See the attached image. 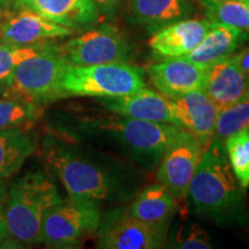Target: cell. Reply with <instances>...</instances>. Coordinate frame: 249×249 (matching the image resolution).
<instances>
[{
    "label": "cell",
    "instance_id": "obj_5",
    "mask_svg": "<svg viewBox=\"0 0 249 249\" xmlns=\"http://www.w3.org/2000/svg\"><path fill=\"white\" fill-rule=\"evenodd\" d=\"M147 88L144 71L129 62L71 66L60 82L62 98L117 97Z\"/></svg>",
    "mask_w": 249,
    "mask_h": 249
},
{
    "label": "cell",
    "instance_id": "obj_7",
    "mask_svg": "<svg viewBox=\"0 0 249 249\" xmlns=\"http://www.w3.org/2000/svg\"><path fill=\"white\" fill-rule=\"evenodd\" d=\"M67 66L59 45L50 42L40 53L15 68L9 80L12 90L18 97L39 107L62 98L60 82Z\"/></svg>",
    "mask_w": 249,
    "mask_h": 249
},
{
    "label": "cell",
    "instance_id": "obj_21",
    "mask_svg": "<svg viewBox=\"0 0 249 249\" xmlns=\"http://www.w3.org/2000/svg\"><path fill=\"white\" fill-rule=\"evenodd\" d=\"M35 151V143L22 128L0 129V179L21 169Z\"/></svg>",
    "mask_w": 249,
    "mask_h": 249
},
{
    "label": "cell",
    "instance_id": "obj_30",
    "mask_svg": "<svg viewBox=\"0 0 249 249\" xmlns=\"http://www.w3.org/2000/svg\"><path fill=\"white\" fill-rule=\"evenodd\" d=\"M236 60H238L239 66H240L242 73L246 77L249 86V46L244 50H241L240 52H236L235 53Z\"/></svg>",
    "mask_w": 249,
    "mask_h": 249
},
{
    "label": "cell",
    "instance_id": "obj_32",
    "mask_svg": "<svg viewBox=\"0 0 249 249\" xmlns=\"http://www.w3.org/2000/svg\"><path fill=\"white\" fill-rule=\"evenodd\" d=\"M12 1V7L13 8H21V7H26L27 2L29 0H11Z\"/></svg>",
    "mask_w": 249,
    "mask_h": 249
},
{
    "label": "cell",
    "instance_id": "obj_8",
    "mask_svg": "<svg viewBox=\"0 0 249 249\" xmlns=\"http://www.w3.org/2000/svg\"><path fill=\"white\" fill-rule=\"evenodd\" d=\"M59 50L71 66L129 62L133 52L123 31L110 23L87 28L79 36L59 45Z\"/></svg>",
    "mask_w": 249,
    "mask_h": 249
},
{
    "label": "cell",
    "instance_id": "obj_34",
    "mask_svg": "<svg viewBox=\"0 0 249 249\" xmlns=\"http://www.w3.org/2000/svg\"><path fill=\"white\" fill-rule=\"evenodd\" d=\"M12 7V1L11 0H0V11H4Z\"/></svg>",
    "mask_w": 249,
    "mask_h": 249
},
{
    "label": "cell",
    "instance_id": "obj_29",
    "mask_svg": "<svg viewBox=\"0 0 249 249\" xmlns=\"http://www.w3.org/2000/svg\"><path fill=\"white\" fill-rule=\"evenodd\" d=\"M123 1L124 0H93L101 14L107 18H113Z\"/></svg>",
    "mask_w": 249,
    "mask_h": 249
},
{
    "label": "cell",
    "instance_id": "obj_20",
    "mask_svg": "<svg viewBox=\"0 0 249 249\" xmlns=\"http://www.w3.org/2000/svg\"><path fill=\"white\" fill-rule=\"evenodd\" d=\"M193 13L191 0H130V22L158 30L161 27L188 18Z\"/></svg>",
    "mask_w": 249,
    "mask_h": 249
},
{
    "label": "cell",
    "instance_id": "obj_26",
    "mask_svg": "<svg viewBox=\"0 0 249 249\" xmlns=\"http://www.w3.org/2000/svg\"><path fill=\"white\" fill-rule=\"evenodd\" d=\"M50 42L33 45H13L0 43V81H9L15 68L27 59L35 57Z\"/></svg>",
    "mask_w": 249,
    "mask_h": 249
},
{
    "label": "cell",
    "instance_id": "obj_10",
    "mask_svg": "<svg viewBox=\"0 0 249 249\" xmlns=\"http://www.w3.org/2000/svg\"><path fill=\"white\" fill-rule=\"evenodd\" d=\"M204 150L198 139L183 129L161 156L156 169V180L166 187L179 203L188 197L189 186Z\"/></svg>",
    "mask_w": 249,
    "mask_h": 249
},
{
    "label": "cell",
    "instance_id": "obj_14",
    "mask_svg": "<svg viewBox=\"0 0 249 249\" xmlns=\"http://www.w3.org/2000/svg\"><path fill=\"white\" fill-rule=\"evenodd\" d=\"M105 110L134 119L176 124L170 99L161 93L143 88L139 91L117 97H101Z\"/></svg>",
    "mask_w": 249,
    "mask_h": 249
},
{
    "label": "cell",
    "instance_id": "obj_23",
    "mask_svg": "<svg viewBox=\"0 0 249 249\" xmlns=\"http://www.w3.org/2000/svg\"><path fill=\"white\" fill-rule=\"evenodd\" d=\"M249 128V91L240 99L218 110L214 141L223 143L229 136Z\"/></svg>",
    "mask_w": 249,
    "mask_h": 249
},
{
    "label": "cell",
    "instance_id": "obj_28",
    "mask_svg": "<svg viewBox=\"0 0 249 249\" xmlns=\"http://www.w3.org/2000/svg\"><path fill=\"white\" fill-rule=\"evenodd\" d=\"M17 248V246L12 241L11 236L8 234L7 224H6L5 217V205L0 203V248Z\"/></svg>",
    "mask_w": 249,
    "mask_h": 249
},
{
    "label": "cell",
    "instance_id": "obj_1",
    "mask_svg": "<svg viewBox=\"0 0 249 249\" xmlns=\"http://www.w3.org/2000/svg\"><path fill=\"white\" fill-rule=\"evenodd\" d=\"M68 196L98 203L124 204L142 188L145 174L130 161L103 157L90 158L74 149L54 145L46 154Z\"/></svg>",
    "mask_w": 249,
    "mask_h": 249
},
{
    "label": "cell",
    "instance_id": "obj_16",
    "mask_svg": "<svg viewBox=\"0 0 249 249\" xmlns=\"http://www.w3.org/2000/svg\"><path fill=\"white\" fill-rule=\"evenodd\" d=\"M204 68L205 77L202 89L218 108L232 104L249 91V86L235 54Z\"/></svg>",
    "mask_w": 249,
    "mask_h": 249
},
{
    "label": "cell",
    "instance_id": "obj_18",
    "mask_svg": "<svg viewBox=\"0 0 249 249\" xmlns=\"http://www.w3.org/2000/svg\"><path fill=\"white\" fill-rule=\"evenodd\" d=\"M26 7L74 31L87 29L102 18L93 0H29Z\"/></svg>",
    "mask_w": 249,
    "mask_h": 249
},
{
    "label": "cell",
    "instance_id": "obj_31",
    "mask_svg": "<svg viewBox=\"0 0 249 249\" xmlns=\"http://www.w3.org/2000/svg\"><path fill=\"white\" fill-rule=\"evenodd\" d=\"M8 97H18L12 90L9 81H0V101Z\"/></svg>",
    "mask_w": 249,
    "mask_h": 249
},
{
    "label": "cell",
    "instance_id": "obj_9",
    "mask_svg": "<svg viewBox=\"0 0 249 249\" xmlns=\"http://www.w3.org/2000/svg\"><path fill=\"white\" fill-rule=\"evenodd\" d=\"M167 229H157L136 219L128 208H111L102 213L96 247L103 249H158L166 244Z\"/></svg>",
    "mask_w": 249,
    "mask_h": 249
},
{
    "label": "cell",
    "instance_id": "obj_24",
    "mask_svg": "<svg viewBox=\"0 0 249 249\" xmlns=\"http://www.w3.org/2000/svg\"><path fill=\"white\" fill-rule=\"evenodd\" d=\"M224 148L236 180L246 191L249 187V128L229 136Z\"/></svg>",
    "mask_w": 249,
    "mask_h": 249
},
{
    "label": "cell",
    "instance_id": "obj_19",
    "mask_svg": "<svg viewBox=\"0 0 249 249\" xmlns=\"http://www.w3.org/2000/svg\"><path fill=\"white\" fill-rule=\"evenodd\" d=\"M248 38V34L238 28L211 24L202 42L185 58L198 66L207 67L236 53Z\"/></svg>",
    "mask_w": 249,
    "mask_h": 249
},
{
    "label": "cell",
    "instance_id": "obj_11",
    "mask_svg": "<svg viewBox=\"0 0 249 249\" xmlns=\"http://www.w3.org/2000/svg\"><path fill=\"white\" fill-rule=\"evenodd\" d=\"M74 33L28 7H9L0 11V43L5 44H38L71 36Z\"/></svg>",
    "mask_w": 249,
    "mask_h": 249
},
{
    "label": "cell",
    "instance_id": "obj_35",
    "mask_svg": "<svg viewBox=\"0 0 249 249\" xmlns=\"http://www.w3.org/2000/svg\"><path fill=\"white\" fill-rule=\"evenodd\" d=\"M246 2H247V6H248V9H249V0H248V1H246Z\"/></svg>",
    "mask_w": 249,
    "mask_h": 249
},
{
    "label": "cell",
    "instance_id": "obj_6",
    "mask_svg": "<svg viewBox=\"0 0 249 249\" xmlns=\"http://www.w3.org/2000/svg\"><path fill=\"white\" fill-rule=\"evenodd\" d=\"M101 203L68 196L52 205L43 218L39 244L52 248H74L97 231Z\"/></svg>",
    "mask_w": 249,
    "mask_h": 249
},
{
    "label": "cell",
    "instance_id": "obj_17",
    "mask_svg": "<svg viewBox=\"0 0 249 249\" xmlns=\"http://www.w3.org/2000/svg\"><path fill=\"white\" fill-rule=\"evenodd\" d=\"M179 202L160 182L143 187L130 201L128 211L136 219L157 229L169 230L171 220L178 213Z\"/></svg>",
    "mask_w": 249,
    "mask_h": 249
},
{
    "label": "cell",
    "instance_id": "obj_13",
    "mask_svg": "<svg viewBox=\"0 0 249 249\" xmlns=\"http://www.w3.org/2000/svg\"><path fill=\"white\" fill-rule=\"evenodd\" d=\"M149 80L156 90L167 98H174L204 85L205 68L185 57L161 58L145 67Z\"/></svg>",
    "mask_w": 249,
    "mask_h": 249
},
{
    "label": "cell",
    "instance_id": "obj_25",
    "mask_svg": "<svg viewBox=\"0 0 249 249\" xmlns=\"http://www.w3.org/2000/svg\"><path fill=\"white\" fill-rule=\"evenodd\" d=\"M40 116V107L21 97L0 101V129L22 128Z\"/></svg>",
    "mask_w": 249,
    "mask_h": 249
},
{
    "label": "cell",
    "instance_id": "obj_3",
    "mask_svg": "<svg viewBox=\"0 0 249 249\" xmlns=\"http://www.w3.org/2000/svg\"><path fill=\"white\" fill-rule=\"evenodd\" d=\"M85 126L98 134L120 156L145 172H155L165 149L183 128L172 124L152 123L110 114L91 117Z\"/></svg>",
    "mask_w": 249,
    "mask_h": 249
},
{
    "label": "cell",
    "instance_id": "obj_12",
    "mask_svg": "<svg viewBox=\"0 0 249 249\" xmlns=\"http://www.w3.org/2000/svg\"><path fill=\"white\" fill-rule=\"evenodd\" d=\"M177 126L198 139L205 149L213 139L218 107L203 89H195L169 98Z\"/></svg>",
    "mask_w": 249,
    "mask_h": 249
},
{
    "label": "cell",
    "instance_id": "obj_33",
    "mask_svg": "<svg viewBox=\"0 0 249 249\" xmlns=\"http://www.w3.org/2000/svg\"><path fill=\"white\" fill-rule=\"evenodd\" d=\"M6 198V191L5 186L2 183V179H0V203H4Z\"/></svg>",
    "mask_w": 249,
    "mask_h": 249
},
{
    "label": "cell",
    "instance_id": "obj_15",
    "mask_svg": "<svg viewBox=\"0 0 249 249\" xmlns=\"http://www.w3.org/2000/svg\"><path fill=\"white\" fill-rule=\"evenodd\" d=\"M211 23L200 18H185L156 30L149 46L160 58L185 57L202 42Z\"/></svg>",
    "mask_w": 249,
    "mask_h": 249
},
{
    "label": "cell",
    "instance_id": "obj_2",
    "mask_svg": "<svg viewBox=\"0 0 249 249\" xmlns=\"http://www.w3.org/2000/svg\"><path fill=\"white\" fill-rule=\"evenodd\" d=\"M244 189L227 160L225 148L213 140L201 156L188 197L201 218L227 225L244 217Z\"/></svg>",
    "mask_w": 249,
    "mask_h": 249
},
{
    "label": "cell",
    "instance_id": "obj_36",
    "mask_svg": "<svg viewBox=\"0 0 249 249\" xmlns=\"http://www.w3.org/2000/svg\"><path fill=\"white\" fill-rule=\"evenodd\" d=\"M241 1H248V0H241Z\"/></svg>",
    "mask_w": 249,
    "mask_h": 249
},
{
    "label": "cell",
    "instance_id": "obj_4",
    "mask_svg": "<svg viewBox=\"0 0 249 249\" xmlns=\"http://www.w3.org/2000/svg\"><path fill=\"white\" fill-rule=\"evenodd\" d=\"M61 200L55 183L40 171L27 173L11 186L5 217L8 234L17 247L39 244L43 218Z\"/></svg>",
    "mask_w": 249,
    "mask_h": 249
},
{
    "label": "cell",
    "instance_id": "obj_22",
    "mask_svg": "<svg viewBox=\"0 0 249 249\" xmlns=\"http://www.w3.org/2000/svg\"><path fill=\"white\" fill-rule=\"evenodd\" d=\"M205 18L211 24L238 28L249 34V9L241 0H200Z\"/></svg>",
    "mask_w": 249,
    "mask_h": 249
},
{
    "label": "cell",
    "instance_id": "obj_27",
    "mask_svg": "<svg viewBox=\"0 0 249 249\" xmlns=\"http://www.w3.org/2000/svg\"><path fill=\"white\" fill-rule=\"evenodd\" d=\"M176 248L181 249H209L213 247L210 236L197 225H192L189 229H182L176 235Z\"/></svg>",
    "mask_w": 249,
    "mask_h": 249
}]
</instances>
